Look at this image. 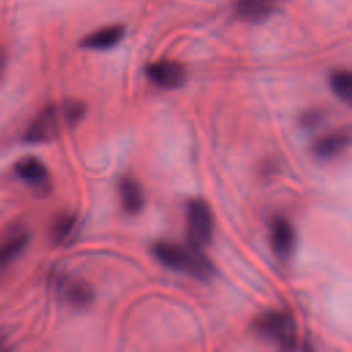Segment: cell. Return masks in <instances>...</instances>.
Returning a JSON list of instances; mask_svg holds the SVG:
<instances>
[{
	"label": "cell",
	"instance_id": "obj_1",
	"mask_svg": "<svg viewBox=\"0 0 352 352\" xmlns=\"http://www.w3.org/2000/svg\"><path fill=\"white\" fill-rule=\"evenodd\" d=\"M153 254L164 265L190 274L198 279H209L213 275V265L210 260L204 254L202 248L192 243L179 245L166 241H161L153 245Z\"/></svg>",
	"mask_w": 352,
	"mask_h": 352
},
{
	"label": "cell",
	"instance_id": "obj_2",
	"mask_svg": "<svg viewBox=\"0 0 352 352\" xmlns=\"http://www.w3.org/2000/svg\"><path fill=\"white\" fill-rule=\"evenodd\" d=\"M253 330L267 341L292 349L297 344V324L294 318L283 311L261 314L253 322Z\"/></svg>",
	"mask_w": 352,
	"mask_h": 352
},
{
	"label": "cell",
	"instance_id": "obj_3",
	"mask_svg": "<svg viewBox=\"0 0 352 352\" xmlns=\"http://www.w3.org/2000/svg\"><path fill=\"white\" fill-rule=\"evenodd\" d=\"M188 242L204 248L213 236V216L209 205L201 198H192L186 204Z\"/></svg>",
	"mask_w": 352,
	"mask_h": 352
},
{
	"label": "cell",
	"instance_id": "obj_4",
	"mask_svg": "<svg viewBox=\"0 0 352 352\" xmlns=\"http://www.w3.org/2000/svg\"><path fill=\"white\" fill-rule=\"evenodd\" d=\"M63 124L67 125L62 104L48 106L43 109L26 128L23 140L29 143H43L52 140L58 136Z\"/></svg>",
	"mask_w": 352,
	"mask_h": 352
},
{
	"label": "cell",
	"instance_id": "obj_5",
	"mask_svg": "<svg viewBox=\"0 0 352 352\" xmlns=\"http://www.w3.org/2000/svg\"><path fill=\"white\" fill-rule=\"evenodd\" d=\"M147 77L160 88L175 89L186 81V69L176 60H158L146 67Z\"/></svg>",
	"mask_w": 352,
	"mask_h": 352
},
{
	"label": "cell",
	"instance_id": "obj_6",
	"mask_svg": "<svg viewBox=\"0 0 352 352\" xmlns=\"http://www.w3.org/2000/svg\"><path fill=\"white\" fill-rule=\"evenodd\" d=\"M15 172L19 179L33 188L45 192L50 188V175L45 165L36 157H23L15 164Z\"/></svg>",
	"mask_w": 352,
	"mask_h": 352
},
{
	"label": "cell",
	"instance_id": "obj_7",
	"mask_svg": "<svg viewBox=\"0 0 352 352\" xmlns=\"http://www.w3.org/2000/svg\"><path fill=\"white\" fill-rule=\"evenodd\" d=\"M271 245L279 258H287L296 246V232L285 217H275L271 223Z\"/></svg>",
	"mask_w": 352,
	"mask_h": 352
},
{
	"label": "cell",
	"instance_id": "obj_8",
	"mask_svg": "<svg viewBox=\"0 0 352 352\" xmlns=\"http://www.w3.org/2000/svg\"><path fill=\"white\" fill-rule=\"evenodd\" d=\"M29 242V232L23 227H14L0 242V270L10 265L25 250Z\"/></svg>",
	"mask_w": 352,
	"mask_h": 352
},
{
	"label": "cell",
	"instance_id": "obj_9",
	"mask_svg": "<svg viewBox=\"0 0 352 352\" xmlns=\"http://www.w3.org/2000/svg\"><path fill=\"white\" fill-rule=\"evenodd\" d=\"M351 143L349 129H340L320 138L314 144V153L322 160H330L341 154Z\"/></svg>",
	"mask_w": 352,
	"mask_h": 352
},
{
	"label": "cell",
	"instance_id": "obj_10",
	"mask_svg": "<svg viewBox=\"0 0 352 352\" xmlns=\"http://www.w3.org/2000/svg\"><path fill=\"white\" fill-rule=\"evenodd\" d=\"M118 194L122 209L129 214H136L143 209L144 194L140 184L132 177H122L118 183Z\"/></svg>",
	"mask_w": 352,
	"mask_h": 352
},
{
	"label": "cell",
	"instance_id": "obj_11",
	"mask_svg": "<svg viewBox=\"0 0 352 352\" xmlns=\"http://www.w3.org/2000/svg\"><path fill=\"white\" fill-rule=\"evenodd\" d=\"M58 287L63 300L73 307H85L94 297L89 285L78 279H62Z\"/></svg>",
	"mask_w": 352,
	"mask_h": 352
},
{
	"label": "cell",
	"instance_id": "obj_12",
	"mask_svg": "<svg viewBox=\"0 0 352 352\" xmlns=\"http://www.w3.org/2000/svg\"><path fill=\"white\" fill-rule=\"evenodd\" d=\"M279 0H238L236 12L242 19L250 22H258L270 16Z\"/></svg>",
	"mask_w": 352,
	"mask_h": 352
},
{
	"label": "cell",
	"instance_id": "obj_13",
	"mask_svg": "<svg viewBox=\"0 0 352 352\" xmlns=\"http://www.w3.org/2000/svg\"><path fill=\"white\" fill-rule=\"evenodd\" d=\"M122 34L124 29L121 26H109L85 36L81 47L88 50H107L114 47L122 38Z\"/></svg>",
	"mask_w": 352,
	"mask_h": 352
},
{
	"label": "cell",
	"instance_id": "obj_14",
	"mask_svg": "<svg viewBox=\"0 0 352 352\" xmlns=\"http://www.w3.org/2000/svg\"><path fill=\"white\" fill-rule=\"evenodd\" d=\"M330 85L333 92L344 102L349 103L352 99V76L348 70H337L330 76Z\"/></svg>",
	"mask_w": 352,
	"mask_h": 352
},
{
	"label": "cell",
	"instance_id": "obj_15",
	"mask_svg": "<svg viewBox=\"0 0 352 352\" xmlns=\"http://www.w3.org/2000/svg\"><path fill=\"white\" fill-rule=\"evenodd\" d=\"M74 216L72 214H67V213H63L60 216H58L52 226H51V238L54 242H62L65 241V238L70 234V231L73 230V226H74Z\"/></svg>",
	"mask_w": 352,
	"mask_h": 352
},
{
	"label": "cell",
	"instance_id": "obj_16",
	"mask_svg": "<svg viewBox=\"0 0 352 352\" xmlns=\"http://www.w3.org/2000/svg\"><path fill=\"white\" fill-rule=\"evenodd\" d=\"M4 67H6V55L3 51H0V77L4 72Z\"/></svg>",
	"mask_w": 352,
	"mask_h": 352
}]
</instances>
